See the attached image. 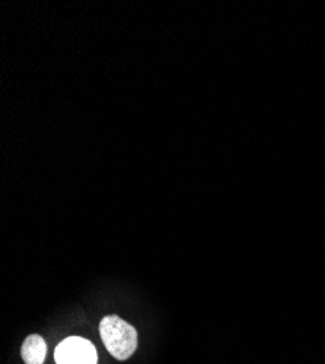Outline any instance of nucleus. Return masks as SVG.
Instances as JSON below:
<instances>
[{"mask_svg":"<svg viewBox=\"0 0 325 364\" xmlns=\"http://www.w3.org/2000/svg\"><path fill=\"white\" fill-rule=\"evenodd\" d=\"M57 364H97L95 346L80 337H69L57 346L54 351Z\"/></svg>","mask_w":325,"mask_h":364,"instance_id":"nucleus-2","label":"nucleus"},{"mask_svg":"<svg viewBox=\"0 0 325 364\" xmlns=\"http://www.w3.org/2000/svg\"><path fill=\"white\" fill-rule=\"evenodd\" d=\"M100 332L107 350L117 360H127L137 348V331L118 316H105Z\"/></svg>","mask_w":325,"mask_h":364,"instance_id":"nucleus-1","label":"nucleus"},{"mask_svg":"<svg viewBox=\"0 0 325 364\" xmlns=\"http://www.w3.org/2000/svg\"><path fill=\"white\" fill-rule=\"evenodd\" d=\"M21 355L26 364H43L47 355V346L38 333L29 336L21 348Z\"/></svg>","mask_w":325,"mask_h":364,"instance_id":"nucleus-3","label":"nucleus"}]
</instances>
